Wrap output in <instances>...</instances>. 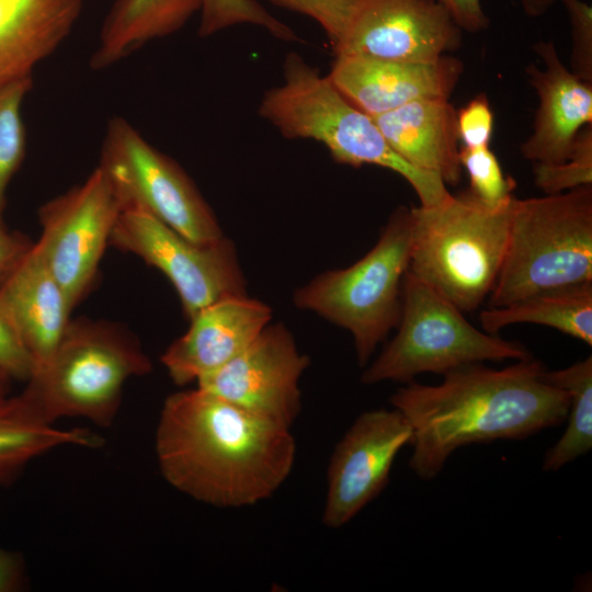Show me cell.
I'll return each instance as SVG.
<instances>
[{
    "mask_svg": "<svg viewBox=\"0 0 592 592\" xmlns=\"http://www.w3.org/2000/svg\"><path fill=\"white\" fill-rule=\"evenodd\" d=\"M289 429L200 387L181 390L160 411L158 465L169 485L196 501L250 506L289 476L296 456Z\"/></svg>",
    "mask_w": 592,
    "mask_h": 592,
    "instance_id": "6da1fadb",
    "label": "cell"
},
{
    "mask_svg": "<svg viewBox=\"0 0 592 592\" xmlns=\"http://www.w3.org/2000/svg\"><path fill=\"white\" fill-rule=\"evenodd\" d=\"M533 356L501 369L470 364L443 375L439 385L407 383L390 403L412 428L409 467L436 477L459 447L524 440L567 419L569 395L548 383Z\"/></svg>",
    "mask_w": 592,
    "mask_h": 592,
    "instance_id": "7a4b0ae2",
    "label": "cell"
},
{
    "mask_svg": "<svg viewBox=\"0 0 592 592\" xmlns=\"http://www.w3.org/2000/svg\"><path fill=\"white\" fill-rule=\"evenodd\" d=\"M259 113L286 138L322 144L338 163L371 164L396 172L414 190L421 206H437L452 196L440 177L398 156L373 117L350 103L327 76L298 54L286 56L283 82L264 93Z\"/></svg>",
    "mask_w": 592,
    "mask_h": 592,
    "instance_id": "3957f363",
    "label": "cell"
},
{
    "mask_svg": "<svg viewBox=\"0 0 592 592\" xmlns=\"http://www.w3.org/2000/svg\"><path fill=\"white\" fill-rule=\"evenodd\" d=\"M514 198L490 208L468 190L437 206L410 207L408 271L463 312L478 308L504 260Z\"/></svg>",
    "mask_w": 592,
    "mask_h": 592,
    "instance_id": "277c9868",
    "label": "cell"
},
{
    "mask_svg": "<svg viewBox=\"0 0 592 592\" xmlns=\"http://www.w3.org/2000/svg\"><path fill=\"white\" fill-rule=\"evenodd\" d=\"M150 371L149 357L127 330L79 318L69 321L23 391L49 423L78 417L105 428L117 414L125 383Z\"/></svg>",
    "mask_w": 592,
    "mask_h": 592,
    "instance_id": "5b68a950",
    "label": "cell"
},
{
    "mask_svg": "<svg viewBox=\"0 0 592 592\" xmlns=\"http://www.w3.org/2000/svg\"><path fill=\"white\" fill-rule=\"evenodd\" d=\"M585 282H592V184L542 197L514 198L490 307Z\"/></svg>",
    "mask_w": 592,
    "mask_h": 592,
    "instance_id": "8992f818",
    "label": "cell"
},
{
    "mask_svg": "<svg viewBox=\"0 0 592 592\" xmlns=\"http://www.w3.org/2000/svg\"><path fill=\"white\" fill-rule=\"evenodd\" d=\"M410 244V212L401 206L363 258L348 267L320 273L294 293L297 308L351 333L361 367L399 322Z\"/></svg>",
    "mask_w": 592,
    "mask_h": 592,
    "instance_id": "52a82bcc",
    "label": "cell"
},
{
    "mask_svg": "<svg viewBox=\"0 0 592 592\" xmlns=\"http://www.w3.org/2000/svg\"><path fill=\"white\" fill-rule=\"evenodd\" d=\"M397 333L365 366L361 382L410 383L422 373L445 375L459 367L532 356L520 342L479 330L460 309L407 271L401 288Z\"/></svg>",
    "mask_w": 592,
    "mask_h": 592,
    "instance_id": "ba28073f",
    "label": "cell"
},
{
    "mask_svg": "<svg viewBox=\"0 0 592 592\" xmlns=\"http://www.w3.org/2000/svg\"><path fill=\"white\" fill-rule=\"evenodd\" d=\"M99 167L112 182L123 209L143 210L197 243L224 236L212 208L183 169L126 119H110Z\"/></svg>",
    "mask_w": 592,
    "mask_h": 592,
    "instance_id": "9c48e42d",
    "label": "cell"
},
{
    "mask_svg": "<svg viewBox=\"0 0 592 592\" xmlns=\"http://www.w3.org/2000/svg\"><path fill=\"white\" fill-rule=\"evenodd\" d=\"M110 243L163 273L187 319L217 300L247 295L235 243L225 236L197 243L143 210L124 208Z\"/></svg>",
    "mask_w": 592,
    "mask_h": 592,
    "instance_id": "30bf717a",
    "label": "cell"
},
{
    "mask_svg": "<svg viewBox=\"0 0 592 592\" xmlns=\"http://www.w3.org/2000/svg\"><path fill=\"white\" fill-rule=\"evenodd\" d=\"M122 203L98 166L88 179L46 202L38 210L35 243L73 309L92 287Z\"/></svg>",
    "mask_w": 592,
    "mask_h": 592,
    "instance_id": "8fae6325",
    "label": "cell"
},
{
    "mask_svg": "<svg viewBox=\"0 0 592 592\" xmlns=\"http://www.w3.org/2000/svg\"><path fill=\"white\" fill-rule=\"evenodd\" d=\"M309 363L283 323H269L241 353L196 383L241 409L291 428L300 412L299 380Z\"/></svg>",
    "mask_w": 592,
    "mask_h": 592,
    "instance_id": "7c38bea8",
    "label": "cell"
},
{
    "mask_svg": "<svg viewBox=\"0 0 592 592\" xmlns=\"http://www.w3.org/2000/svg\"><path fill=\"white\" fill-rule=\"evenodd\" d=\"M411 440L412 428L396 408L360 414L329 462L323 524L342 527L374 500L387 485L396 456Z\"/></svg>",
    "mask_w": 592,
    "mask_h": 592,
    "instance_id": "4fadbf2b",
    "label": "cell"
},
{
    "mask_svg": "<svg viewBox=\"0 0 592 592\" xmlns=\"http://www.w3.org/2000/svg\"><path fill=\"white\" fill-rule=\"evenodd\" d=\"M462 32L436 0H361L334 55L434 61L460 46Z\"/></svg>",
    "mask_w": 592,
    "mask_h": 592,
    "instance_id": "5bb4252c",
    "label": "cell"
},
{
    "mask_svg": "<svg viewBox=\"0 0 592 592\" xmlns=\"http://www.w3.org/2000/svg\"><path fill=\"white\" fill-rule=\"evenodd\" d=\"M463 71L447 55L424 62L335 56L327 77L350 103L376 116L418 100H448Z\"/></svg>",
    "mask_w": 592,
    "mask_h": 592,
    "instance_id": "9a60e30c",
    "label": "cell"
},
{
    "mask_svg": "<svg viewBox=\"0 0 592 592\" xmlns=\"http://www.w3.org/2000/svg\"><path fill=\"white\" fill-rule=\"evenodd\" d=\"M160 361L178 386L197 382L241 353L271 322L272 309L247 295L217 300L190 319Z\"/></svg>",
    "mask_w": 592,
    "mask_h": 592,
    "instance_id": "2e32d148",
    "label": "cell"
},
{
    "mask_svg": "<svg viewBox=\"0 0 592 592\" xmlns=\"http://www.w3.org/2000/svg\"><path fill=\"white\" fill-rule=\"evenodd\" d=\"M534 50L545 68L526 67L539 103L520 150L533 163H559L570 157L581 128L592 124V83L565 66L553 41L538 42Z\"/></svg>",
    "mask_w": 592,
    "mask_h": 592,
    "instance_id": "e0dca14e",
    "label": "cell"
},
{
    "mask_svg": "<svg viewBox=\"0 0 592 592\" xmlns=\"http://www.w3.org/2000/svg\"><path fill=\"white\" fill-rule=\"evenodd\" d=\"M0 307L30 352L34 371L44 365L62 337L72 308L35 243L0 289Z\"/></svg>",
    "mask_w": 592,
    "mask_h": 592,
    "instance_id": "ac0fdd59",
    "label": "cell"
},
{
    "mask_svg": "<svg viewBox=\"0 0 592 592\" xmlns=\"http://www.w3.org/2000/svg\"><path fill=\"white\" fill-rule=\"evenodd\" d=\"M456 113L448 100L426 99L372 117L405 161L456 185L463 170Z\"/></svg>",
    "mask_w": 592,
    "mask_h": 592,
    "instance_id": "d6986e66",
    "label": "cell"
},
{
    "mask_svg": "<svg viewBox=\"0 0 592 592\" xmlns=\"http://www.w3.org/2000/svg\"><path fill=\"white\" fill-rule=\"evenodd\" d=\"M84 0H0V87L30 78L72 31Z\"/></svg>",
    "mask_w": 592,
    "mask_h": 592,
    "instance_id": "ffe728a7",
    "label": "cell"
},
{
    "mask_svg": "<svg viewBox=\"0 0 592 592\" xmlns=\"http://www.w3.org/2000/svg\"><path fill=\"white\" fill-rule=\"evenodd\" d=\"M102 439L82 428L46 421L29 396H0V486L13 482L34 459L64 446L94 448Z\"/></svg>",
    "mask_w": 592,
    "mask_h": 592,
    "instance_id": "44dd1931",
    "label": "cell"
},
{
    "mask_svg": "<svg viewBox=\"0 0 592 592\" xmlns=\"http://www.w3.org/2000/svg\"><path fill=\"white\" fill-rule=\"evenodd\" d=\"M200 8L201 0H114L90 66L103 69L147 42L178 31Z\"/></svg>",
    "mask_w": 592,
    "mask_h": 592,
    "instance_id": "7402d4cb",
    "label": "cell"
},
{
    "mask_svg": "<svg viewBox=\"0 0 592 592\" xmlns=\"http://www.w3.org/2000/svg\"><path fill=\"white\" fill-rule=\"evenodd\" d=\"M486 332L516 323L554 328L592 345V282L543 291L501 307H489L479 316Z\"/></svg>",
    "mask_w": 592,
    "mask_h": 592,
    "instance_id": "603a6c76",
    "label": "cell"
},
{
    "mask_svg": "<svg viewBox=\"0 0 592 592\" xmlns=\"http://www.w3.org/2000/svg\"><path fill=\"white\" fill-rule=\"evenodd\" d=\"M545 379L569 395L567 428L545 453L543 469L557 471L592 448V356L544 373Z\"/></svg>",
    "mask_w": 592,
    "mask_h": 592,
    "instance_id": "cb8c5ba5",
    "label": "cell"
},
{
    "mask_svg": "<svg viewBox=\"0 0 592 592\" xmlns=\"http://www.w3.org/2000/svg\"><path fill=\"white\" fill-rule=\"evenodd\" d=\"M31 87L32 77L0 87V216H3L8 185L25 156L22 104Z\"/></svg>",
    "mask_w": 592,
    "mask_h": 592,
    "instance_id": "d4e9b609",
    "label": "cell"
},
{
    "mask_svg": "<svg viewBox=\"0 0 592 592\" xmlns=\"http://www.w3.org/2000/svg\"><path fill=\"white\" fill-rule=\"evenodd\" d=\"M198 34L213 35L237 24H253L265 29L278 39L297 41L296 33L274 18L257 0H201Z\"/></svg>",
    "mask_w": 592,
    "mask_h": 592,
    "instance_id": "484cf974",
    "label": "cell"
},
{
    "mask_svg": "<svg viewBox=\"0 0 592 592\" xmlns=\"http://www.w3.org/2000/svg\"><path fill=\"white\" fill-rule=\"evenodd\" d=\"M459 160L469 178V192L483 205L500 208L514 196L515 181L505 177L500 162L488 147L459 148Z\"/></svg>",
    "mask_w": 592,
    "mask_h": 592,
    "instance_id": "4316f807",
    "label": "cell"
},
{
    "mask_svg": "<svg viewBox=\"0 0 592 592\" xmlns=\"http://www.w3.org/2000/svg\"><path fill=\"white\" fill-rule=\"evenodd\" d=\"M534 183L545 194L592 184V124L578 133L570 157L559 163H534Z\"/></svg>",
    "mask_w": 592,
    "mask_h": 592,
    "instance_id": "83f0119b",
    "label": "cell"
},
{
    "mask_svg": "<svg viewBox=\"0 0 592 592\" xmlns=\"http://www.w3.org/2000/svg\"><path fill=\"white\" fill-rule=\"evenodd\" d=\"M274 5L316 21L325 31L333 53L342 43L361 0H269Z\"/></svg>",
    "mask_w": 592,
    "mask_h": 592,
    "instance_id": "f1b7e54d",
    "label": "cell"
},
{
    "mask_svg": "<svg viewBox=\"0 0 592 592\" xmlns=\"http://www.w3.org/2000/svg\"><path fill=\"white\" fill-rule=\"evenodd\" d=\"M563 4L571 33L570 70L592 83V7L583 0H558Z\"/></svg>",
    "mask_w": 592,
    "mask_h": 592,
    "instance_id": "f546056e",
    "label": "cell"
},
{
    "mask_svg": "<svg viewBox=\"0 0 592 592\" xmlns=\"http://www.w3.org/2000/svg\"><path fill=\"white\" fill-rule=\"evenodd\" d=\"M456 115L462 147L479 148L490 145L493 133V112L485 93L471 99L457 111Z\"/></svg>",
    "mask_w": 592,
    "mask_h": 592,
    "instance_id": "4dcf8cb0",
    "label": "cell"
},
{
    "mask_svg": "<svg viewBox=\"0 0 592 592\" xmlns=\"http://www.w3.org/2000/svg\"><path fill=\"white\" fill-rule=\"evenodd\" d=\"M0 368L12 379L27 382L34 371L33 358L14 326L0 307Z\"/></svg>",
    "mask_w": 592,
    "mask_h": 592,
    "instance_id": "1f68e13d",
    "label": "cell"
},
{
    "mask_svg": "<svg viewBox=\"0 0 592 592\" xmlns=\"http://www.w3.org/2000/svg\"><path fill=\"white\" fill-rule=\"evenodd\" d=\"M448 12L455 24L469 33H477L490 26L481 0H436Z\"/></svg>",
    "mask_w": 592,
    "mask_h": 592,
    "instance_id": "d6a6232c",
    "label": "cell"
},
{
    "mask_svg": "<svg viewBox=\"0 0 592 592\" xmlns=\"http://www.w3.org/2000/svg\"><path fill=\"white\" fill-rule=\"evenodd\" d=\"M2 217L0 216V289L33 246L24 236L9 231Z\"/></svg>",
    "mask_w": 592,
    "mask_h": 592,
    "instance_id": "836d02e7",
    "label": "cell"
},
{
    "mask_svg": "<svg viewBox=\"0 0 592 592\" xmlns=\"http://www.w3.org/2000/svg\"><path fill=\"white\" fill-rule=\"evenodd\" d=\"M26 582V570L22 556L0 547V592L21 591Z\"/></svg>",
    "mask_w": 592,
    "mask_h": 592,
    "instance_id": "e575fe53",
    "label": "cell"
},
{
    "mask_svg": "<svg viewBox=\"0 0 592 592\" xmlns=\"http://www.w3.org/2000/svg\"><path fill=\"white\" fill-rule=\"evenodd\" d=\"M558 0H521V7L525 15L539 18L546 14Z\"/></svg>",
    "mask_w": 592,
    "mask_h": 592,
    "instance_id": "d590c367",
    "label": "cell"
},
{
    "mask_svg": "<svg viewBox=\"0 0 592 592\" xmlns=\"http://www.w3.org/2000/svg\"><path fill=\"white\" fill-rule=\"evenodd\" d=\"M12 377L0 368V396L8 395Z\"/></svg>",
    "mask_w": 592,
    "mask_h": 592,
    "instance_id": "8d00e7d4",
    "label": "cell"
}]
</instances>
